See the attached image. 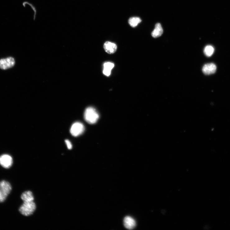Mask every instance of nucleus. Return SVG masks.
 <instances>
[{
    "label": "nucleus",
    "mask_w": 230,
    "mask_h": 230,
    "mask_svg": "<svg viewBox=\"0 0 230 230\" xmlns=\"http://www.w3.org/2000/svg\"><path fill=\"white\" fill-rule=\"evenodd\" d=\"M99 118V113L94 108L89 107L85 110L84 118L86 121L90 124L95 123Z\"/></svg>",
    "instance_id": "nucleus-1"
},
{
    "label": "nucleus",
    "mask_w": 230,
    "mask_h": 230,
    "mask_svg": "<svg viewBox=\"0 0 230 230\" xmlns=\"http://www.w3.org/2000/svg\"><path fill=\"white\" fill-rule=\"evenodd\" d=\"M36 208V204L34 201L24 202L20 206L19 211L23 215L28 216L35 211Z\"/></svg>",
    "instance_id": "nucleus-2"
},
{
    "label": "nucleus",
    "mask_w": 230,
    "mask_h": 230,
    "mask_svg": "<svg viewBox=\"0 0 230 230\" xmlns=\"http://www.w3.org/2000/svg\"><path fill=\"white\" fill-rule=\"evenodd\" d=\"M85 129V126L82 123L76 122L72 125L70 132L72 136H77L81 135L84 132Z\"/></svg>",
    "instance_id": "nucleus-3"
},
{
    "label": "nucleus",
    "mask_w": 230,
    "mask_h": 230,
    "mask_svg": "<svg viewBox=\"0 0 230 230\" xmlns=\"http://www.w3.org/2000/svg\"><path fill=\"white\" fill-rule=\"evenodd\" d=\"M15 64V61L12 57L0 60V68L2 70H6L12 67Z\"/></svg>",
    "instance_id": "nucleus-4"
},
{
    "label": "nucleus",
    "mask_w": 230,
    "mask_h": 230,
    "mask_svg": "<svg viewBox=\"0 0 230 230\" xmlns=\"http://www.w3.org/2000/svg\"><path fill=\"white\" fill-rule=\"evenodd\" d=\"M13 163V159L10 155L5 154L0 156V165L4 168H9Z\"/></svg>",
    "instance_id": "nucleus-5"
},
{
    "label": "nucleus",
    "mask_w": 230,
    "mask_h": 230,
    "mask_svg": "<svg viewBox=\"0 0 230 230\" xmlns=\"http://www.w3.org/2000/svg\"><path fill=\"white\" fill-rule=\"evenodd\" d=\"M216 65L213 63L205 65L202 68V71L206 75H210L214 73L216 70Z\"/></svg>",
    "instance_id": "nucleus-6"
},
{
    "label": "nucleus",
    "mask_w": 230,
    "mask_h": 230,
    "mask_svg": "<svg viewBox=\"0 0 230 230\" xmlns=\"http://www.w3.org/2000/svg\"><path fill=\"white\" fill-rule=\"evenodd\" d=\"M104 48L107 53L112 54L116 52L117 49V46L114 43L107 41L104 45Z\"/></svg>",
    "instance_id": "nucleus-7"
},
{
    "label": "nucleus",
    "mask_w": 230,
    "mask_h": 230,
    "mask_svg": "<svg viewBox=\"0 0 230 230\" xmlns=\"http://www.w3.org/2000/svg\"><path fill=\"white\" fill-rule=\"evenodd\" d=\"M0 190L7 196L12 190L10 184L4 180L1 181L0 182Z\"/></svg>",
    "instance_id": "nucleus-8"
},
{
    "label": "nucleus",
    "mask_w": 230,
    "mask_h": 230,
    "mask_svg": "<svg viewBox=\"0 0 230 230\" xmlns=\"http://www.w3.org/2000/svg\"><path fill=\"white\" fill-rule=\"evenodd\" d=\"M123 222L125 227L129 229H133L136 225L135 220L131 216L126 217L124 218Z\"/></svg>",
    "instance_id": "nucleus-9"
},
{
    "label": "nucleus",
    "mask_w": 230,
    "mask_h": 230,
    "mask_svg": "<svg viewBox=\"0 0 230 230\" xmlns=\"http://www.w3.org/2000/svg\"><path fill=\"white\" fill-rule=\"evenodd\" d=\"M21 198L24 202L34 201V198L32 192L30 191H27L23 192Z\"/></svg>",
    "instance_id": "nucleus-10"
},
{
    "label": "nucleus",
    "mask_w": 230,
    "mask_h": 230,
    "mask_svg": "<svg viewBox=\"0 0 230 230\" xmlns=\"http://www.w3.org/2000/svg\"><path fill=\"white\" fill-rule=\"evenodd\" d=\"M163 33V30L159 23H157L155 26L154 30L152 33V37L154 38L159 37L162 35Z\"/></svg>",
    "instance_id": "nucleus-11"
},
{
    "label": "nucleus",
    "mask_w": 230,
    "mask_h": 230,
    "mask_svg": "<svg viewBox=\"0 0 230 230\" xmlns=\"http://www.w3.org/2000/svg\"><path fill=\"white\" fill-rule=\"evenodd\" d=\"M141 21V20L138 17L131 18L128 21L129 25L132 27H136Z\"/></svg>",
    "instance_id": "nucleus-12"
},
{
    "label": "nucleus",
    "mask_w": 230,
    "mask_h": 230,
    "mask_svg": "<svg viewBox=\"0 0 230 230\" xmlns=\"http://www.w3.org/2000/svg\"><path fill=\"white\" fill-rule=\"evenodd\" d=\"M214 49L213 46L208 45L206 46L204 49V53L207 57H210L214 53Z\"/></svg>",
    "instance_id": "nucleus-13"
},
{
    "label": "nucleus",
    "mask_w": 230,
    "mask_h": 230,
    "mask_svg": "<svg viewBox=\"0 0 230 230\" xmlns=\"http://www.w3.org/2000/svg\"><path fill=\"white\" fill-rule=\"evenodd\" d=\"M114 66L113 63L110 62H107L104 64V68L111 71Z\"/></svg>",
    "instance_id": "nucleus-14"
},
{
    "label": "nucleus",
    "mask_w": 230,
    "mask_h": 230,
    "mask_svg": "<svg viewBox=\"0 0 230 230\" xmlns=\"http://www.w3.org/2000/svg\"><path fill=\"white\" fill-rule=\"evenodd\" d=\"M7 196L0 190V203L3 202L6 200Z\"/></svg>",
    "instance_id": "nucleus-15"
},
{
    "label": "nucleus",
    "mask_w": 230,
    "mask_h": 230,
    "mask_svg": "<svg viewBox=\"0 0 230 230\" xmlns=\"http://www.w3.org/2000/svg\"><path fill=\"white\" fill-rule=\"evenodd\" d=\"M103 73L107 76H109L111 73V71L104 68Z\"/></svg>",
    "instance_id": "nucleus-16"
},
{
    "label": "nucleus",
    "mask_w": 230,
    "mask_h": 230,
    "mask_svg": "<svg viewBox=\"0 0 230 230\" xmlns=\"http://www.w3.org/2000/svg\"><path fill=\"white\" fill-rule=\"evenodd\" d=\"M65 142L68 149L70 150L71 149L72 146L71 142L68 140H66Z\"/></svg>",
    "instance_id": "nucleus-17"
}]
</instances>
